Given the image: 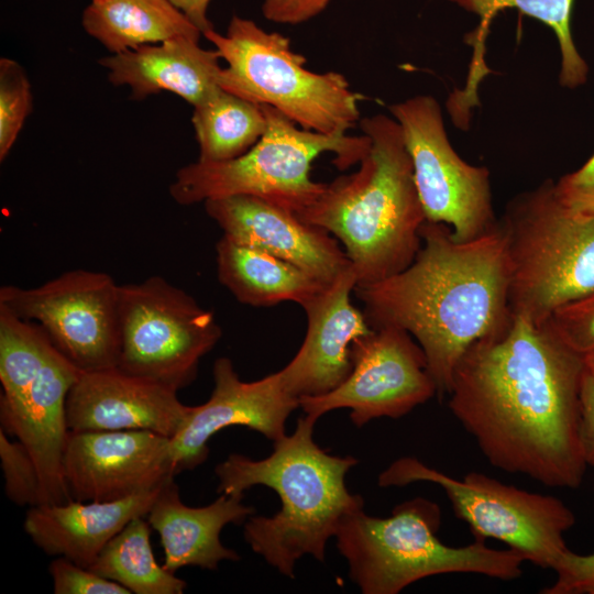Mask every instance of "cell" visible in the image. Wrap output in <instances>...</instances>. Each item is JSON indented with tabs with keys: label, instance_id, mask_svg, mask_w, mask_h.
Instances as JSON below:
<instances>
[{
	"label": "cell",
	"instance_id": "603a6c76",
	"mask_svg": "<svg viewBox=\"0 0 594 594\" xmlns=\"http://www.w3.org/2000/svg\"><path fill=\"white\" fill-rule=\"evenodd\" d=\"M216 262L219 282L240 302L253 307L284 301L302 307L329 285L280 257L223 235L216 244Z\"/></svg>",
	"mask_w": 594,
	"mask_h": 594
},
{
	"label": "cell",
	"instance_id": "6da1fadb",
	"mask_svg": "<svg viewBox=\"0 0 594 594\" xmlns=\"http://www.w3.org/2000/svg\"><path fill=\"white\" fill-rule=\"evenodd\" d=\"M584 371V358L546 324L510 314L462 355L448 406L493 466L576 488L587 468L580 438Z\"/></svg>",
	"mask_w": 594,
	"mask_h": 594
},
{
	"label": "cell",
	"instance_id": "7a4b0ae2",
	"mask_svg": "<svg viewBox=\"0 0 594 594\" xmlns=\"http://www.w3.org/2000/svg\"><path fill=\"white\" fill-rule=\"evenodd\" d=\"M420 237L408 267L354 294L372 328L397 327L417 341L442 397L466 350L509 320V267L498 222L461 242L449 226L426 220Z\"/></svg>",
	"mask_w": 594,
	"mask_h": 594
},
{
	"label": "cell",
	"instance_id": "e0dca14e",
	"mask_svg": "<svg viewBox=\"0 0 594 594\" xmlns=\"http://www.w3.org/2000/svg\"><path fill=\"white\" fill-rule=\"evenodd\" d=\"M193 407L176 391L113 367L80 373L67 395L66 417L75 432L150 430L173 438Z\"/></svg>",
	"mask_w": 594,
	"mask_h": 594
},
{
	"label": "cell",
	"instance_id": "8d00e7d4",
	"mask_svg": "<svg viewBox=\"0 0 594 594\" xmlns=\"http://www.w3.org/2000/svg\"><path fill=\"white\" fill-rule=\"evenodd\" d=\"M204 34L212 29L207 18L210 0H170Z\"/></svg>",
	"mask_w": 594,
	"mask_h": 594
},
{
	"label": "cell",
	"instance_id": "83f0119b",
	"mask_svg": "<svg viewBox=\"0 0 594 594\" xmlns=\"http://www.w3.org/2000/svg\"><path fill=\"white\" fill-rule=\"evenodd\" d=\"M480 16L474 47H482L494 16L502 10L514 8L550 26L557 35L561 52L560 84L574 88L585 82L588 67L576 51L571 33L574 0H450Z\"/></svg>",
	"mask_w": 594,
	"mask_h": 594
},
{
	"label": "cell",
	"instance_id": "4dcf8cb0",
	"mask_svg": "<svg viewBox=\"0 0 594 594\" xmlns=\"http://www.w3.org/2000/svg\"><path fill=\"white\" fill-rule=\"evenodd\" d=\"M543 324L583 358L594 353V290L557 308Z\"/></svg>",
	"mask_w": 594,
	"mask_h": 594
},
{
	"label": "cell",
	"instance_id": "1f68e13d",
	"mask_svg": "<svg viewBox=\"0 0 594 594\" xmlns=\"http://www.w3.org/2000/svg\"><path fill=\"white\" fill-rule=\"evenodd\" d=\"M55 594H130L121 584L58 557L48 566Z\"/></svg>",
	"mask_w": 594,
	"mask_h": 594
},
{
	"label": "cell",
	"instance_id": "4316f807",
	"mask_svg": "<svg viewBox=\"0 0 594 594\" xmlns=\"http://www.w3.org/2000/svg\"><path fill=\"white\" fill-rule=\"evenodd\" d=\"M53 348L37 324L0 306V410L24 403Z\"/></svg>",
	"mask_w": 594,
	"mask_h": 594
},
{
	"label": "cell",
	"instance_id": "52a82bcc",
	"mask_svg": "<svg viewBox=\"0 0 594 594\" xmlns=\"http://www.w3.org/2000/svg\"><path fill=\"white\" fill-rule=\"evenodd\" d=\"M267 120L262 138L244 154L223 162H201L182 167L169 187L173 199L193 205L237 195L261 198L299 213L322 194L326 184L310 178L312 162L334 154L333 165L344 170L360 163L370 138L305 130L277 109L261 105Z\"/></svg>",
	"mask_w": 594,
	"mask_h": 594
},
{
	"label": "cell",
	"instance_id": "5b68a950",
	"mask_svg": "<svg viewBox=\"0 0 594 594\" xmlns=\"http://www.w3.org/2000/svg\"><path fill=\"white\" fill-rule=\"evenodd\" d=\"M440 507L416 497L398 504L389 517L359 509L348 514L337 532V548L350 579L363 594H397L428 576L474 573L501 581L517 580L526 561L515 550L494 549L475 539L463 547L440 541Z\"/></svg>",
	"mask_w": 594,
	"mask_h": 594
},
{
	"label": "cell",
	"instance_id": "7c38bea8",
	"mask_svg": "<svg viewBox=\"0 0 594 594\" xmlns=\"http://www.w3.org/2000/svg\"><path fill=\"white\" fill-rule=\"evenodd\" d=\"M119 289L102 272L73 270L45 284L0 288V306L35 322L53 346L81 372L117 367Z\"/></svg>",
	"mask_w": 594,
	"mask_h": 594
},
{
	"label": "cell",
	"instance_id": "8fae6325",
	"mask_svg": "<svg viewBox=\"0 0 594 594\" xmlns=\"http://www.w3.org/2000/svg\"><path fill=\"white\" fill-rule=\"evenodd\" d=\"M391 112L403 132L426 220L449 226L461 242L495 228L490 173L453 150L437 100L416 96L391 106Z\"/></svg>",
	"mask_w": 594,
	"mask_h": 594
},
{
	"label": "cell",
	"instance_id": "484cf974",
	"mask_svg": "<svg viewBox=\"0 0 594 594\" xmlns=\"http://www.w3.org/2000/svg\"><path fill=\"white\" fill-rule=\"evenodd\" d=\"M151 529L145 516L132 519L105 546L89 569L131 593L182 594L187 583L156 562Z\"/></svg>",
	"mask_w": 594,
	"mask_h": 594
},
{
	"label": "cell",
	"instance_id": "f1b7e54d",
	"mask_svg": "<svg viewBox=\"0 0 594 594\" xmlns=\"http://www.w3.org/2000/svg\"><path fill=\"white\" fill-rule=\"evenodd\" d=\"M32 111L31 85L22 66L8 57L0 59V161L13 146Z\"/></svg>",
	"mask_w": 594,
	"mask_h": 594
},
{
	"label": "cell",
	"instance_id": "ffe728a7",
	"mask_svg": "<svg viewBox=\"0 0 594 594\" xmlns=\"http://www.w3.org/2000/svg\"><path fill=\"white\" fill-rule=\"evenodd\" d=\"M242 499L220 494L207 506L190 507L183 503L174 477L167 480L145 516L160 535L164 568L172 573L184 566L215 571L223 560L238 561L239 553L222 544L220 532L226 525H241L252 516L253 507Z\"/></svg>",
	"mask_w": 594,
	"mask_h": 594
},
{
	"label": "cell",
	"instance_id": "74e56055",
	"mask_svg": "<svg viewBox=\"0 0 594 594\" xmlns=\"http://www.w3.org/2000/svg\"><path fill=\"white\" fill-rule=\"evenodd\" d=\"M585 366L588 371L594 373V353L584 356Z\"/></svg>",
	"mask_w": 594,
	"mask_h": 594
},
{
	"label": "cell",
	"instance_id": "277c9868",
	"mask_svg": "<svg viewBox=\"0 0 594 594\" xmlns=\"http://www.w3.org/2000/svg\"><path fill=\"white\" fill-rule=\"evenodd\" d=\"M370 146L358 172L336 178L296 216L340 241L356 285L393 276L415 260L426 215L400 125L384 114L364 118Z\"/></svg>",
	"mask_w": 594,
	"mask_h": 594
},
{
	"label": "cell",
	"instance_id": "e575fe53",
	"mask_svg": "<svg viewBox=\"0 0 594 594\" xmlns=\"http://www.w3.org/2000/svg\"><path fill=\"white\" fill-rule=\"evenodd\" d=\"M329 2L330 0H264L262 11L264 16L273 22L298 24L320 13Z\"/></svg>",
	"mask_w": 594,
	"mask_h": 594
},
{
	"label": "cell",
	"instance_id": "d6a6232c",
	"mask_svg": "<svg viewBox=\"0 0 594 594\" xmlns=\"http://www.w3.org/2000/svg\"><path fill=\"white\" fill-rule=\"evenodd\" d=\"M553 571L556 582L542 588L543 594H594V552L579 554L566 550Z\"/></svg>",
	"mask_w": 594,
	"mask_h": 594
},
{
	"label": "cell",
	"instance_id": "4fadbf2b",
	"mask_svg": "<svg viewBox=\"0 0 594 594\" xmlns=\"http://www.w3.org/2000/svg\"><path fill=\"white\" fill-rule=\"evenodd\" d=\"M352 370L336 389L299 398L307 416L349 408L350 419L362 427L380 417L399 418L438 395L426 355L405 330L382 326L351 344Z\"/></svg>",
	"mask_w": 594,
	"mask_h": 594
},
{
	"label": "cell",
	"instance_id": "2e32d148",
	"mask_svg": "<svg viewBox=\"0 0 594 594\" xmlns=\"http://www.w3.org/2000/svg\"><path fill=\"white\" fill-rule=\"evenodd\" d=\"M207 215L227 239L280 257L323 284H331L351 263L327 230L254 196L209 199Z\"/></svg>",
	"mask_w": 594,
	"mask_h": 594
},
{
	"label": "cell",
	"instance_id": "d6986e66",
	"mask_svg": "<svg viewBox=\"0 0 594 594\" xmlns=\"http://www.w3.org/2000/svg\"><path fill=\"white\" fill-rule=\"evenodd\" d=\"M80 373L53 348L24 403L14 410H0L1 429L22 442L35 462L41 505L73 499L63 470L69 433L66 400Z\"/></svg>",
	"mask_w": 594,
	"mask_h": 594
},
{
	"label": "cell",
	"instance_id": "30bf717a",
	"mask_svg": "<svg viewBox=\"0 0 594 594\" xmlns=\"http://www.w3.org/2000/svg\"><path fill=\"white\" fill-rule=\"evenodd\" d=\"M221 334L211 311L163 277L120 285L117 369L127 374L178 392L193 383Z\"/></svg>",
	"mask_w": 594,
	"mask_h": 594
},
{
	"label": "cell",
	"instance_id": "5bb4252c",
	"mask_svg": "<svg viewBox=\"0 0 594 594\" xmlns=\"http://www.w3.org/2000/svg\"><path fill=\"white\" fill-rule=\"evenodd\" d=\"M63 470L73 499H122L175 477L172 438L150 430L69 431Z\"/></svg>",
	"mask_w": 594,
	"mask_h": 594
},
{
	"label": "cell",
	"instance_id": "836d02e7",
	"mask_svg": "<svg viewBox=\"0 0 594 594\" xmlns=\"http://www.w3.org/2000/svg\"><path fill=\"white\" fill-rule=\"evenodd\" d=\"M559 198L580 211H594V155L578 170L554 183Z\"/></svg>",
	"mask_w": 594,
	"mask_h": 594
},
{
	"label": "cell",
	"instance_id": "9c48e42d",
	"mask_svg": "<svg viewBox=\"0 0 594 594\" xmlns=\"http://www.w3.org/2000/svg\"><path fill=\"white\" fill-rule=\"evenodd\" d=\"M415 482L440 486L475 539L502 541L535 565L553 570L569 550L564 535L574 526L575 515L554 496L524 491L480 472L454 479L414 457L395 460L377 480L382 487Z\"/></svg>",
	"mask_w": 594,
	"mask_h": 594
},
{
	"label": "cell",
	"instance_id": "d590c367",
	"mask_svg": "<svg viewBox=\"0 0 594 594\" xmlns=\"http://www.w3.org/2000/svg\"><path fill=\"white\" fill-rule=\"evenodd\" d=\"M580 438L585 462L594 468V373L586 366L581 386Z\"/></svg>",
	"mask_w": 594,
	"mask_h": 594
},
{
	"label": "cell",
	"instance_id": "f546056e",
	"mask_svg": "<svg viewBox=\"0 0 594 594\" xmlns=\"http://www.w3.org/2000/svg\"><path fill=\"white\" fill-rule=\"evenodd\" d=\"M0 460L7 497L19 506L41 505V483L33 458L22 442L11 441L2 429Z\"/></svg>",
	"mask_w": 594,
	"mask_h": 594
},
{
	"label": "cell",
	"instance_id": "d4e9b609",
	"mask_svg": "<svg viewBox=\"0 0 594 594\" xmlns=\"http://www.w3.org/2000/svg\"><path fill=\"white\" fill-rule=\"evenodd\" d=\"M191 121L201 162H223L244 154L267 127L261 105L222 88L194 107Z\"/></svg>",
	"mask_w": 594,
	"mask_h": 594
},
{
	"label": "cell",
	"instance_id": "ac0fdd59",
	"mask_svg": "<svg viewBox=\"0 0 594 594\" xmlns=\"http://www.w3.org/2000/svg\"><path fill=\"white\" fill-rule=\"evenodd\" d=\"M356 283L351 265L302 306L308 320L306 337L292 361L278 371L292 396L327 394L351 373V344L373 329L351 302Z\"/></svg>",
	"mask_w": 594,
	"mask_h": 594
},
{
	"label": "cell",
	"instance_id": "3957f363",
	"mask_svg": "<svg viewBox=\"0 0 594 594\" xmlns=\"http://www.w3.org/2000/svg\"><path fill=\"white\" fill-rule=\"evenodd\" d=\"M316 421L300 417L294 432L276 440L267 458L233 453L215 469L220 494L243 496L255 485L277 493L279 512L271 517L250 516L243 537L255 553L290 579L297 560L306 554L323 563L327 541L343 518L364 508L363 498L345 485L346 473L359 460L321 449L314 440Z\"/></svg>",
	"mask_w": 594,
	"mask_h": 594
},
{
	"label": "cell",
	"instance_id": "cb8c5ba5",
	"mask_svg": "<svg viewBox=\"0 0 594 594\" xmlns=\"http://www.w3.org/2000/svg\"><path fill=\"white\" fill-rule=\"evenodd\" d=\"M82 26L112 54L202 34L170 0H92Z\"/></svg>",
	"mask_w": 594,
	"mask_h": 594
},
{
	"label": "cell",
	"instance_id": "44dd1931",
	"mask_svg": "<svg viewBox=\"0 0 594 594\" xmlns=\"http://www.w3.org/2000/svg\"><path fill=\"white\" fill-rule=\"evenodd\" d=\"M217 50H205L199 38L176 36L106 56L99 61L116 86H129L134 99L166 90L194 107L220 87L222 67Z\"/></svg>",
	"mask_w": 594,
	"mask_h": 594
},
{
	"label": "cell",
	"instance_id": "ba28073f",
	"mask_svg": "<svg viewBox=\"0 0 594 594\" xmlns=\"http://www.w3.org/2000/svg\"><path fill=\"white\" fill-rule=\"evenodd\" d=\"M204 36L228 64L220 75L226 91L271 106L298 127L318 133H345L359 121L363 97L340 73L307 69L306 58L292 50L288 37L238 15L226 35L211 29Z\"/></svg>",
	"mask_w": 594,
	"mask_h": 594
},
{
	"label": "cell",
	"instance_id": "9a60e30c",
	"mask_svg": "<svg viewBox=\"0 0 594 594\" xmlns=\"http://www.w3.org/2000/svg\"><path fill=\"white\" fill-rule=\"evenodd\" d=\"M213 391L209 399L194 406L186 424L172 438L176 474L202 464L209 454L208 442L230 426H244L275 442L285 436L289 415L299 399L283 385L278 371L254 382H243L228 358L213 364Z\"/></svg>",
	"mask_w": 594,
	"mask_h": 594
},
{
	"label": "cell",
	"instance_id": "7402d4cb",
	"mask_svg": "<svg viewBox=\"0 0 594 594\" xmlns=\"http://www.w3.org/2000/svg\"><path fill=\"white\" fill-rule=\"evenodd\" d=\"M161 487L112 502L72 499L33 506L23 527L46 554L89 568L132 519L147 515Z\"/></svg>",
	"mask_w": 594,
	"mask_h": 594
},
{
	"label": "cell",
	"instance_id": "8992f818",
	"mask_svg": "<svg viewBox=\"0 0 594 594\" xmlns=\"http://www.w3.org/2000/svg\"><path fill=\"white\" fill-rule=\"evenodd\" d=\"M498 223L510 314L543 324L557 308L594 290V211L566 206L554 183L514 198Z\"/></svg>",
	"mask_w": 594,
	"mask_h": 594
}]
</instances>
